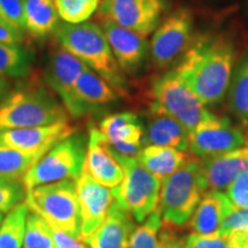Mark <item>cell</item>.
I'll return each instance as SVG.
<instances>
[{"label": "cell", "mask_w": 248, "mask_h": 248, "mask_svg": "<svg viewBox=\"0 0 248 248\" xmlns=\"http://www.w3.org/2000/svg\"><path fill=\"white\" fill-rule=\"evenodd\" d=\"M234 58L228 40L201 38L186 49L175 70L204 106H215L230 88Z\"/></svg>", "instance_id": "obj_1"}, {"label": "cell", "mask_w": 248, "mask_h": 248, "mask_svg": "<svg viewBox=\"0 0 248 248\" xmlns=\"http://www.w3.org/2000/svg\"><path fill=\"white\" fill-rule=\"evenodd\" d=\"M61 48L78 58L116 91L124 92L126 79L101 27L93 22L60 23L54 32Z\"/></svg>", "instance_id": "obj_2"}, {"label": "cell", "mask_w": 248, "mask_h": 248, "mask_svg": "<svg viewBox=\"0 0 248 248\" xmlns=\"http://www.w3.org/2000/svg\"><path fill=\"white\" fill-rule=\"evenodd\" d=\"M26 203L52 228L80 239V215L76 181L64 179L27 191Z\"/></svg>", "instance_id": "obj_3"}, {"label": "cell", "mask_w": 248, "mask_h": 248, "mask_svg": "<svg viewBox=\"0 0 248 248\" xmlns=\"http://www.w3.org/2000/svg\"><path fill=\"white\" fill-rule=\"evenodd\" d=\"M162 182L159 202L162 225L175 228L186 224L204 194L200 181V160L187 159Z\"/></svg>", "instance_id": "obj_4"}, {"label": "cell", "mask_w": 248, "mask_h": 248, "mask_svg": "<svg viewBox=\"0 0 248 248\" xmlns=\"http://www.w3.org/2000/svg\"><path fill=\"white\" fill-rule=\"evenodd\" d=\"M109 150L124 171L121 184L111 188L114 201L128 210L135 221L142 223L159 209L162 181L145 169L136 157L116 153L110 147Z\"/></svg>", "instance_id": "obj_5"}, {"label": "cell", "mask_w": 248, "mask_h": 248, "mask_svg": "<svg viewBox=\"0 0 248 248\" xmlns=\"http://www.w3.org/2000/svg\"><path fill=\"white\" fill-rule=\"evenodd\" d=\"M66 121V108L44 90H18L0 104V131L51 125Z\"/></svg>", "instance_id": "obj_6"}, {"label": "cell", "mask_w": 248, "mask_h": 248, "mask_svg": "<svg viewBox=\"0 0 248 248\" xmlns=\"http://www.w3.org/2000/svg\"><path fill=\"white\" fill-rule=\"evenodd\" d=\"M86 148L88 138L80 132L58 142L22 177L26 191L64 179L77 181L83 171Z\"/></svg>", "instance_id": "obj_7"}, {"label": "cell", "mask_w": 248, "mask_h": 248, "mask_svg": "<svg viewBox=\"0 0 248 248\" xmlns=\"http://www.w3.org/2000/svg\"><path fill=\"white\" fill-rule=\"evenodd\" d=\"M152 113L166 114L193 131L208 114L203 102L188 88L175 69L157 77L152 83Z\"/></svg>", "instance_id": "obj_8"}, {"label": "cell", "mask_w": 248, "mask_h": 248, "mask_svg": "<svg viewBox=\"0 0 248 248\" xmlns=\"http://www.w3.org/2000/svg\"><path fill=\"white\" fill-rule=\"evenodd\" d=\"M192 30L193 17L186 8L177 9L162 21L154 31L150 45L154 66L162 69L182 58L190 46Z\"/></svg>", "instance_id": "obj_9"}, {"label": "cell", "mask_w": 248, "mask_h": 248, "mask_svg": "<svg viewBox=\"0 0 248 248\" xmlns=\"http://www.w3.org/2000/svg\"><path fill=\"white\" fill-rule=\"evenodd\" d=\"M164 0H105L99 16L115 22L142 37L150 36L162 22Z\"/></svg>", "instance_id": "obj_10"}, {"label": "cell", "mask_w": 248, "mask_h": 248, "mask_svg": "<svg viewBox=\"0 0 248 248\" xmlns=\"http://www.w3.org/2000/svg\"><path fill=\"white\" fill-rule=\"evenodd\" d=\"M246 144L243 130L228 117L208 111L193 131L190 132V151L198 157H209L237 150Z\"/></svg>", "instance_id": "obj_11"}, {"label": "cell", "mask_w": 248, "mask_h": 248, "mask_svg": "<svg viewBox=\"0 0 248 248\" xmlns=\"http://www.w3.org/2000/svg\"><path fill=\"white\" fill-rule=\"evenodd\" d=\"M88 68L78 58L61 47L51 54L46 67L47 84L60 97L66 110L74 117L84 116L82 108L76 101L74 90L80 74Z\"/></svg>", "instance_id": "obj_12"}, {"label": "cell", "mask_w": 248, "mask_h": 248, "mask_svg": "<svg viewBox=\"0 0 248 248\" xmlns=\"http://www.w3.org/2000/svg\"><path fill=\"white\" fill-rule=\"evenodd\" d=\"M80 215V239L91 235L106 218L114 202L111 190L93 179L88 172L82 171L76 181Z\"/></svg>", "instance_id": "obj_13"}, {"label": "cell", "mask_w": 248, "mask_h": 248, "mask_svg": "<svg viewBox=\"0 0 248 248\" xmlns=\"http://www.w3.org/2000/svg\"><path fill=\"white\" fill-rule=\"evenodd\" d=\"M104 30L121 70L124 74H136L144 64L150 45L146 37L119 26L110 20L102 18Z\"/></svg>", "instance_id": "obj_14"}, {"label": "cell", "mask_w": 248, "mask_h": 248, "mask_svg": "<svg viewBox=\"0 0 248 248\" xmlns=\"http://www.w3.org/2000/svg\"><path fill=\"white\" fill-rule=\"evenodd\" d=\"M74 132L75 130L68 121L36 128L5 130L0 131V144L27 153L45 155L54 145Z\"/></svg>", "instance_id": "obj_15"}, {"label": "cell", "mask_w": 248, "mask_h": 248, "mask_svg": "<svg viewBox=\"0 0 248 248\" xmlns=\"http://www.w3.org/2000/svg\"><path fill=\"white\" fill-rule=\"evenodd\" d=\"M248 171V146L204 157L200 161V181L207 191L226 188L238 176Z\"/></svg>", "instance_id": "obj_16"}, {"label": "cell", "mask_w": 248, "mask_h": 248, "mask_svg": "<svg viewBox=\"0 0 248 248\" xmlns=\"http://www.w3.org/2000/svg\"><path fill=\"white\" fill-rule=\"evenodd\" d=\"M83 171L88 172L95 182L108 188L116 187L123 181V168L97 128L90 129Z\"/></svg>", "instance_id": "obj_17"}, {"label": "cell", "mask_w": 248, "mask_h": 248, "mask_svg": "<svg viewBox=\"0 0 248 248\" xmlns=\"http://www.w3.org/2000/svg\"><path fill=\"white\" fill-rule=\"evenodd\" d=\"M99 130L111 150L125 156H137L142 150L144 129L133 113H117L101 121Z\"/></svg>", "instance_id": "obj_18"}, {"label": "cell", "mask_w": 248, "mask_h": 248, "mask_svg": "<svg viewBox=\"0 0 248 248\" xmlns=\"http://www.w3.org/2000/svg\"><path fill=\"white\" fill-rule=\"evenodd\" d=\"M133 230L132 215L114 201L105 221L84 243L90 248H129Z\"/></svg>", "instance_id": "obj_19"}, {"label": "cell", "mask_w": 248, "mask_h": 248, "mask_svg": "<svg viewBox=\"0 0 248 248\" xmlns=\"http://www.w3.org/2000/svg\"><path fill=\"white\" fill-rule=\"evenodd\" d=\"M233 210V204L225 193L207 191L188 221V226L195 233H215Z\"/></svg>", "instance_id": "obj_20"}, {"label": "cell", "mask_w": 248, "mask_h": 248, "mask_svg": "<svg viewBox=\"0 0 248 248\" xmlns=\"http://www.w3.org/2000/svg\"><path fill=\"white\" fill-rule=\"evenodd\" d=\"M74 92L84 115L99 106L116 101L119 98L116 90L90 68L80 74Z\"/></svg>", "instance_id": "obj_21"}, {"label": "cell", "mask_w": 248, "mask_h": 248, "mask_svg": "<svg viewBox=\"0 0 248 248\" xmlns=\"http://www.w3.org/2000/svg\"><path fill=\"white\" fill-rule=\"evenodd\" d=\"M146 141L151 145L167 146L186 153L190 151V132L183 124L166 114L152 113Z\"/></svg>", "instance_id": "obj_22"}, {"label": "cell", "mask_w": 248, "mask_h": 248, "mask_svg": "<svg viewBox=\"0 0 248 248\" xmlns=\"http://www.w3.org/2000/svg\"><path fill=\"white\" fill-rule=\"evenodd\" d=\"M26 31L36 38L55 32L60 24L55 0H23Z\"/></svg>", "instance_id": "obj_23"}, {"label": "cell", "mask_w": 248, "mask_h": 248, "mask_svg": "<svg viewBox=\"0 0 248 248\" xmlns=\"http://www.w3.org/2000/svg\"><path fill=\"white\" fill-rule=\"evenodd\" d=\"M137 160L152 175L164 181L186 162L187 155L176 148L150 145L139 152Z\"/></svg>", "instance_id": "obj_24"}, {"label": "cell", "mask_w": 248, "mask_h": 248, "mask_svg": "<svg viewBox=\"0 0 248 248\" xmlns=\"http://www.w3.org/2000/svg\"><path fill=\"white\" fill-rule=\"evenodd\" d=\"M33 52L21 44L0 43V76L26 77L32 68Z\"/></svg>", "instance_id": "obj_25"}, {"label": "cell", "mask_w": 248, "mask_h": 248, "mask_svg": "<svg viewBox=\"0 0 248 248\" xmlns=\"http://www.w3.org/2000/svg\"><path fill=\"white\" fill-rule=\"evenodd\" d=\"M30 209L27 203H18L0 223V248H22Z\"/></svg>", "instance_id": "obj_26"}, {"label": "cell", "mask_w": 248, "mask_h": 248, "mask_svg": "<svg viewBox=\"0 0 248 248\" xmlns=\"http://www.w3.org/2000/svg\"><path fill=\"white\" fill-rule=\"evenodd\" d=\"M44 155L27 153L0 144V175L22 179Z\"/></svg>", "instance_id": "obj_27"}, {"label": "cell", "mask_w": 248, "mask_h": 248, "mask_svg": "<svg viewBox=\"0 0 248 248\" xmlns=\"http://www.w3.org/2000/svg\"><path fill=\"white\" fill-rule=\"evenodd\" d=\"M229 107L237 119L248 128V58L245 60L229 88Z\"/></svg>", "instance_id": "obj_28"}, {"label": "cell", "mask_w": 248, "mask_h": 248, "mask_svg": "<svg viewBox=\"0 0 248 248\" xmlns=\"http://www.w3.org/2000/svg\"><path fill=\"white\" fill-rule=\"evenodd\" d=\"M162 228L160 209H156L135 228L129 241V248H159V233Z\"/></svg>", "instance_id": "obj_29"}, {"label": "cell", "mask_w": 248, "mask_h": 248, "mask_svg": "<svg viewBox=\"0 0 248 248\" xmlns=\"http://www.w3.org/2000/svg\"><path fill=\"white\" fill-rule=\"evenodd\" d=\"M23 248H58L54 243L51 226L31 210L27 219Z\"/></svg>", "instance_id": "obj_30"}, {"label": "cell", "mask_w": 248, "mask_h": 248, "mask_svg": "<svg viewBox=\"0 0 248 248\" xmlns=\"http://www.w3.org/2000/svg\"><path fill=\"white\" fill-rule=\"evenodd\" d=\"M100 0H55L60 18L67 23L85 22L97 11Z\"/></svg>", "instance_id": "obj_31"}, {"label": "cell", "mask_w": 248, "mask_h": 248, "mask_svg": "<svg viewBox=\"0 0 248 248\" xmlns=\"http://www.w3.org/2000/svg\"><path fill=\"white\" fill-rule=\"evenodd\" d=\"M26 197L22 179L0 175V213L9 212L26 200Z\"/></svg>", "instance_id": "obj_32"}, {"label": "cell", "mask_w": 248, "mask_h": 248, "mask_svg": "<svg viewBox=\"0 0 248 248\" xmlns=\"http://www.w3.org/2000/svg\"><path fill=\"white\" fill-rule=\"evenodd\" d=\"M0 21L20 32H26L23 0H0Z\"/></svg>", "instance_id": "obj_33"}, {"label": "cell", "mask_w": 248, "mask_h": 248, "mask_svg": "<svg viewBox=\"0 0 248 248\" xmlns=\"http://www.w3.org/2000/svg\"><path fill=\"white\" fill-rule=\"evenodd\" d=\"M226 195L233 204L234 209L248 208V171L238 176L226 187Z\"/></svg>", "instance_id": "obj_34"}, {"label": "cell", "mask_w": 248, "mask_h": 248, "mask_svg": "<svg viewBox=\"0 0 248 248\" xmlns=\"http://www.w3.org/2000/svg\"><path fill=\"white\" fill-rule=\"evenodd\" d=\"M185 248H226V235L219 231L210 234L192 232L185 239Z\"/></svg>", "instance_id": "obj_35"}, {"label": "cell", "mask_w": 248, "mask_h": 248, "mask_svg": "<svg viewBox=\"0 0 248 248\" xmlns=\"http://www.w3.org/2000/svg\"><path fill=\"white\" fill-rule=\"evenodd\" d=\"M237 230H248V208L234 209L223 223L219 232L226 235Z\"/></svg>", "instance_id": "obj_36"}, {"label": "cell", "mask_w": 248, "mask_h": 248, "mask_svg": "<svg viewBox=\"0 0 248 248\" xmlns=\"http://www.w3.org/2000/svg\"><path fill=\"white\" fill-rule=\"evenodd\" d=\"M159 248H185V239L179 238L177 234L173 233L171 228L160 231L159 237Z\"/></svg>", "instance_id": "obj_37"}, {"label": "cell", "mask_w": 248, "mask_h": 248, "mask_svg": "<svg viewBox=\"0 0 248 248\" xmlns=\"http://www.w3.org/2000/svg\"><path fill=\"white\" fill-rule=\"evenodd\" d=\"M52 234H53L54 243L58 248H86L84 245L80 243L79 239L74 238L66 232L59 230V229L52 228Z\"/></svg>", "instance_id": "obj_38"}, {"label": "cell", "mask_w": 248, "mask_h": 248, "mask_svg": "<svg viewBox=\"0 0 248 248\" xmlns=\"http://www.w3.org/2000/svg\"><path fill=\"white\" fill-rule=\"evenodd\" d=\"M24 39V33L13 29L12 27L0 21V43L7 44H21Z\"/></svg>", "instance_id": "obj_39"}, {"label": "cell", "mask_w": 248, "mask_h": 248, "mask_svg": "<svg viewBox=\"0 0 248 248\" xmlns=\"http://www.w3.org/2000/svg\"><path fill=\"white\" fill-rule=\"evenodd\" d=\"M226 248H248V230L231 231L226 234Z\"/></svg>", "instance_id": "obj_40"}, {"label": "cell", "mask_w": 248, "mask_h": 248, "mask_svg": "<svg viewBox=\"0 0 248 248\" xmlns=\"http://www.w3.org/2000/svg\"><path fill=\"white\" fill-rule=\"evenodd\" d=\"M7 86H8L7 80L5 79V77L0 76V95H1L2 93H4V92L6 91V89H7Z\"/></svg>", "instance_id": "obj_41"}, {"label": "cell", "mask_w": 248, "mask_h": 248, "mask_svg": "<svg viewBox=\"0 0 248 248\" xmlns=\"http://www.w3.org/2000/svg\"><path fill=\"white\" fill-rule=\"evenodd\" d=\"M2 218H4V214H2V213H0V223H1Z\"/></svg>", "instance_id": "obj_42"}]
</instances>
